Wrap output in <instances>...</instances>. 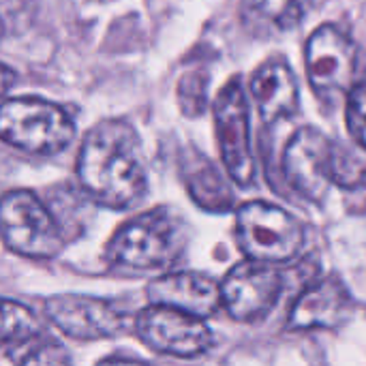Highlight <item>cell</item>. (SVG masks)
<instances>
[{"label":"cell","instance_id":"obj_1","mask_svg":"<svg viewBox=\"0 0 366 366\" xmlns=\"http://www.w3.org/2000/svg\"><path fill=\"white\" fill-rule=\"evenodd\" d=\"M77 178L90 199L105 208L137 206L146 197L148 176L135 129L116 118L92 127L79 148Z\"/></svg>","mask_w":366,"mask_h":366},{"label":"cell","instance_id":"obj_2","mask_svg":"<svg viewBox=\"0 0 366 366\" xmlns=\"http://www.w3.org/2000/svg\"><path fill=\"white\" fill-rule=\"evenodd\" d=\"M187 247V225L172 208L148 210L127 221L109 240L105 259L122 270H165Z\"/></svg>","mask_w":366,"mask_h":366},{"label":"cell","instance_id":"obj_3","mask_svg":"<svg viewBox=\"0 0 366 366\" xmlns=\"http://www.w3.org/2000/svg\"><path fill=\"white\" fill-rule=\"evenodd\" d=\"M0 135L13 148L49 157L73 142L75 124L60 105L34 97H17L6 99L2 105Z\"/></svg>","mask_w":366,"mask_h":366},{"label":"cell","instance_id":"obj_4","mask_svg":"<svg viewBox=\"0 0 366 366\" xmlns=\"http://www.w3.org/2000/svg\"><path fill=\"white\" fill-rule=\"evenodd\" d=\"M0 225L6 249L21 257L51 259L66 244L64 227L30 191H9L4 195Z\"/></svg>","mask_w":366,"mask_h":366},{"label":"cell","instance_id":"obj_5","mask_svg":"<svg viewBox=\"0 0 366 366\" xmlns=\"http://www.w3.org/2000/svg\"><path fill=\"white\" fill-rule=\"evenodd\" d=\"M236 238L247 257L281 264L292 262L305 247V227L274 204L249 202L238 208Z\"/></svg>","mask_w":366,"mask_h":366},{"label":"cell","instance_id":"obj_6","mask_svg":"<svg viewBox=\"0 0 366 366\" xmlns=\"http://www.w3.org/2000/svg\"><path fill=\"white\" fill-rule=\"evenodd\" d=\"M358 47L354 39L335 24L320 26L307 43V73L322 103L337 105L356 86Z\"/></svg>","mask_w":366,"mask_h":366},{"label":"cell","instance_id":"obj_7","mask_svg":"<svg viewBox=\"0 0 366 366\" xmlns=\"http://www.w3.org/2000/svg\"><path fill=\"white\" fill-rule=\"evenodd\" d=\"M214 127L227 174L240 187H251L257 169L251 148L249 101L240 77H232L217 94Z\"/></svg>","mask_w":366,"mask_h":366},{"label":"cell","instance_id":"obj_8","mask_svg":"<svg viewBox=\"0 0 366 366\" xmlns=\"http://www.w3.org/2000/svg\"><path fill=\"white\" fill-rule=\"evenodd\" d=\"M337 144L315 127H302L290 139L283 154V174L296 195L322 204L335 184Z\"/></svg>","mask_w":366,"mask_h":366},{"label":"cell","instance_id":"obj_9","mask_svg":"<svg viewBox=\"0 0 366 366\" xmlns=\"http://www.w3.org/2000/svg\"><path fill=\"white\" fill-rule=\"evenodd\" d=\"M133 326L144 345L165 356L195 358L212 347V332L206 322L174 307L150 302L135 315Z\"/></svg>","mask_w":366,"mask_h":366},{"label":"cell","instance_id":"obj_10","mask_svg":"<svg viewBox=\"0 0 366 366\" xmlns=\"http://www.w3.org/2000/svg\"><path fill=\"white\" fill-rule=\"evenodd\" d=\"M223 307L238 322L264 320L281 298L283 274L270 262L247 259L236 264L221 283Z\"/></svg>","mask_w":366,"mask_h":366},{"label":"cell","instance_id":"obj_11","mask_svg":"<svg viewBox=\"0 0 366 366\" xmlns=\"http://www.w3.org/2000/svg\"><path fill=\"white\" fill-rule=\"evenodd\" d=\"M0 350L4 365H66L64 347L45 332L36 315L19 302H2Z\"/></svg>","mask_w":366,"mask_h":366},{"label":"cell","instance_id":"obj_12","mask_svg":"<svg viewBox=\"0 0 366 366\" xmlns=\"http://www.w3.org/2000/svg\"><path fill=\"white\" fill-rule=\"evenodd\" d=\"M47 320L64 335L79 341L112 339L129 328V315L118 305L90 296H51L43 305Z\"/></svg>","mask_w":366,"mask_h":366},{"label":"cell","instance_id":"obj_13","mask_svg":"<svg viewBox=\"0 0 366 366\" xmlns=\"http://www.w3.org/2000/svg\"><path fill=\"white\" fill-rule=\"evenodd\" d=\"M354 296L339 277H326L309 285L292 307L287 326L292 330H337L354 313Z\"/></svg>","mask_w":366,"mask_h":366},{"label":"cell","instance_id":"obj_14","mask_svg":"<svg viewBox=\"0 0 366 366\" xmlns=\"http://www.w3.org/2000/svg\"><path fill=\"white\" fill-rule=\"evenodd\" d=\"M146 294L152 305L174 307L202 320L210 317L219 311V307H223L221 285L212 277L191 270L167 272L157 277L148 283Z\"/></svg>","mask_w":366,"mask_h":366},{"label":"cell","instance_id":"obj_15","mask_svg":"<svg viewBox=\"0 0 366 366\" xmlns=\"http://www.w3.org/2000/svg\"><path fill=\"white\" fill-rule=\"evenodd\" d=\"M251 94L266 124L292 118L300 107L298 81L292 66L281 58L266 60L251 79Z\"/></svg>","mask_w":366,"mask_h":366},{"label":"cell","instance_id":"obj_16","mask_svg":"<svg viewBox=\"0 0 366 366\" xmlns=\"http://www.w3.org/2000/svg\"><path fill=\"white\" fill-rule=\"evenodd\" d=\"M313 0H242L244 28L259 39H270L296 28L309 13Z\"/></svg>","mask_w":366,"mask_h":366},{"label":"cell","instance_id":"obj_17","mask_svg":"<svg viewBox=\"0 0 366 366\" xmlns=\"http://www.w3.org/2000/svg\"><path fill=\"white\" fill-rule=\"evenodd\" d=\"M187 189L193 202L210 212H225L234 208V193L223 174L208 161L202 159L187 174Z\"/></svg>","mask_w":366,"mask_h":366},{"label":"cell","instance_id":"obj_18","mask_svg":"<svg viewBox=\"0 0 366 366\" xmlns=\"http://www.w3.org/2000/svg\"><path fill=\"white\" fill-rule=\"evenodd\" d=\"M208 75L187 73L178 86V101L187 116H199L208 101Z\"/></svg>","mask_w":366,"mask_h":366},{"label":"cell","instance_id":"obj_19","mask_svg":"<svg viewBox=\"0 0 366 366\" xmlns=\"http://www.w3.org/2000/svg\"><path fill=\"white\" fill-rule=\"evenodd\" d=\"M345 118H347L350 135L366 150V81L356 84L347 94Z\"/></svg>","mask_w":366,"mask_h":366},{"label":"cell","instance_id":"obj_20","mask_svg":"<svg viewBox=\"0 0 366 366\" xmlns=\"http://www.w3.org/2000/svg\"><path fill=\"white\" fill-rule=\"evenodd\" d=\"M366 178V165L354 157L350 150L337 146V159H335V184L345 187V189H354L360 187L362 180Z\"/></svg>","mask_w":366,"mask_h":366},{"label":"cell","instance_id":"obj_21","mask_svg":"<svg viewBox=\"0 0 366 366\" xmlns=\"http://www.w3.org/2000/svg\"><path fill=\"white\" fill-rule=\"evenodd\" d=\"M13 79H15V73L4 64V84H2V90H4V92H9V88H11V81H13Z\"/></svg>","mask_w":366,"mask_h":366}]
</instances>
